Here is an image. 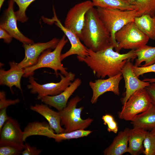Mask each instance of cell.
Wrapping results in <instances>:
<instances>
[{"label": "cell", "instance_id": "obj_32", "mask_svg": "<svg viewBox=\"0 0 155 155\" xmlns=\"http://www.w3.org/2000/svg\"><path fill=\"white\" fill-rule=\"evenodd\" d=\"M132 68L135 75L137 77L146 73L154 72L155 73V63L146 67H137L133 65Z\"/></svg>", "mask_w": 155, "mask_h": 155}, {"label": "cell", "instance_id": "obj_34", "mask_svg": "<svg viewBox=\"0 0 155 155\" xmlns=\"http://www.w3.org/2000/svg\"><path fill=\"white\" fill-rule=\"evenodd\" d=\"M42 150L35 147L31 146L29 144L25 143L24 149L22 153V155H38Z\"/></svg>", "mask_w": 155, "mask_h": 155}, {"label": "cell", "instance_id": "obj_4", "mask_svg": "<svg viewBox=\"0 0 155 155\" xmlns=\"http://www.w3.org/2000/svg\"><path fill=\"white\" fill-rule=\"evenodd\" d=\"M68 41L66 36L63 35L53 51H51V49L45 50L40 55L36 64L24 69L25 73L23 77L27 78L32 76L35 70L44 67L53 69L57 76L59 75L58 71L63 75H67L68 72L61 63V51Z\"/></svg>", "mask_w": 155, "mask_h": 155}, {"label": "cell", "instance_id": "obj_23", "mask_svg": "<svg viewBox=\"0 0 155 155\" xmlns=\"http://www.w3.org/2000/svg\"><path fill=\"white\" fill-rule=\"evenodd\" d=\"M135 52L137 58L135 66L146 67L155 63V47L146 44L135 49Z\"/></svg>", "mask_w": 155, "mask_h": 155}, {"label": "cell", "instance_id": "obj_33", "mask_svg": "<svg viewBox=\"0 0 155 155\" xmlns=\"http://www.w3.org/2000/svg\"><path fill=\"white\" fill-rule=\"evenodd\" d=\"M20 102L19 99L14 100L7 99L5 92L4 91L0 92V109L6 108L11 105L16 104Z\"/></svg>", "mask_w": 155, "mask_h": 155}, {"label": "cell", "instance_id": "obj_15", "mask_svg": "<svg viewBox=\"0 0 155 155\" xmlns=\"http://www.w3.org/2000/svg\"><path fill=\"white\" fill-rule=\"evenodd\" d=\"M132 63L130 61H127L122 68L121 73L125 82V95L121 99L123 105L125 104L130 96L138 90L145 88L150 83L139 79L134 74L132 69Z\"/></svg>", "mask_w": 155, "mask_h": 155}, {"label": "cell", "instance_id": "obj_18", "mask_svg": "<svg viewBox=\"0 0 155 155\" xmlns=\"http://www.w3.org/2000/svg\"><path fill=\"white\" fill-rule=\"evenodd\" d=\"M46 104H36L30 106V109L43 116L47 121L50 127L56 133L65 132V129L61 127V117L59 112L51 109Z\"/></svg>", "mask_w": 155, "mask_h": 155}, {"label": "cell", "instance_id": "obj_22", "mask_svg": "<svg viewBox=\"0 0 155 155\" xmlns=\"http://www.w3.org/2000/svg\"><path fill=\"white\" fill-rule=\"evenodd\" d=\"M131 121L133 127L146 130L153 129L155 128V106L152 104L147 110L137 115Z\"/></svg>", "mask_w": 155, "mask_h": 155}, {"label": "cell", "instance_id": "obj_24", "mask_svg": "<svg viewBox=\"0 0 155 155\" xmlns=\"http://www.w3.org/2000/svg\"><path fill=\"white\" fill-rule=\"evenodd\" d=\"M138 28L149 38L155 40V16L147 15L136 17L134 21Z\"/></svg>", "mask_w": 155, "mask_h": 155}, {"label": "cell", "instance_id": "obj_5", "mask_svg": "<svg viewBox=\"0 0 155 155\" xmlns=\"http://www.w3.org/2000/svg\"><path fill=\"white\" fill-rule=\"evenodd\" d=\"M82 99L78 96L74 97L69 100L65 108L59 111L61 117V124L64 127V133L85 129L93 121V119L90 118L85 119L81 118V113L84 107L77 108L76 106Z\"/></svg>", "mask_w": 155, "mask_h": 155}, {"label": "cell", "instance_id": "obj_9", "mask_svg": "<svg viewBox=\"0 0 155 155\" xmlns=\"http://www.w3.org/2000/svg\"><path fill=\"white\" fill-rule=\"evenodd\" d=\"M94 7L90 0L75 5L67 12L64 26L73 32L80 38L84 24L86 14L90 9Z\"/></svg>", "mask_w": 155, "mask_h": 155}, {"label": "cell", "instance_id": "obj_35", "mask_svg": "<svg viewBox=\"0 0 155 155\" xmlns=\"http://www.w3.org/2000/svg\"><path fill=\"white\" fill-rule=\"evenodd\" d=\"M145 88L150 96L152 104L155 106V82L150 83Z\"/></svg>", "mask_w": 155, "mask_h": 155}, {"label": "cell", "instance_id": "obj_7", "mask_svg": "<svg viewBox=\"0 0 155 155\" xmlns=\"http://www.w3.org/2000/svg\"><path fill=\"white\" fill-rule=\"evenodd\" d=\"M152 104L145 88L140 89L133 93L123 105L118 113L119 117L121 119L131 121L137 115L147 110Z\"/></svg>", "mask_w": 155, "mask_h": 155}, {"label": "cell", "instance_id": "obj_11", "mask_svg": "<svg viewBox=\"0 0 155 155\" xmlns=\"http://www.w3.org/2000/svg\"><path fill=\"white\" fill-rule=\"evenodd\" d=\"M59 40L58 38H53L46 42L23 44L24 49L25 56L23 59L18 63V65L24 69L34 65L44 51L48 49H54Z\"/></svg>", "mask_w": 155, "mask_h": 155}, {"label": "cell", "instance_id": "obj_25", "mask_svg": "<svg viewBox=\"0 0 155 155\" xmlns=\"http://www.w3.org/2000/svg\"><path fill=\"white\" fill-rule=\"evenodd\" d=\"M94 6L101 8L117 9L122 10H131L135 7L126 0H91Z\"/></svg>", "mask_w": 155, "mask_h": 155}, {"label": "cell", "instance_id": "obj_29", "mask_svg": "<svg viewBox=\"0 0 155 155\" xmlns=\"http://www.w3.org/2000/svg\"><path fill=\"white\" fill-rule=\"evenodd\" d=\"M143 144L144 154L155 155V138L150 132L147 131Z\"/></svg>", "mask_w": 155, "mask_h": 155}, {"label": "cell", "instance_id": "obj_6", "mask_svg": "<svg viewBox=\"0 0 155 155\" xmlns=\"http://www.w3.org/2000/svg\"><path fill=\"white\" fill-rule=\"evenodd\" d=\"M118 44L116 51L121 49H136L146 45L149 38L137 26L134 21L130 22L118 31L115 35Z\"/></svg>", "mask_w": 155, "mask_h": 155}, {"label": "cell", "instance_id": "obj_2", "mask_svg": "<svg viewBox=\"0 0 155 155\" xmlns=\"http://www.w3.org/2000/svg\"><path fill=\"white\" fill-rule=\"evenodd\" d=\"M80 39L86 47L94 52L113 45L109 32L100 19L96 9L94 7L90 9L86 14Z\"/></svg>", "mask_w": 155, "mask_h": 155}, {"label": "cell", "instance_id": "obj_30", "mask_svg": "<svg viewBox=\"0 0 155 155\" xmlns=\"http://www.w3.org/2000/svg\"><path fill=\"white\" fill-rule=\"evenodd\" d=\"M23 149V148L11 145H0V155H20Z\"/></svg>", "mask_w": 155, "mask_h": 155}, {"label": "cell", "instance_id": "obj_16", "mask_svg": "<svg viewBox=\"0 0 155 155\" xmlns=\"http://www.w3.org/2000/svg\"><path fill=\"white\" fill-rule=\"evenodd\" d=\"M81 80L77 78L64 90L56 95L38 96L37 99L48 105L52 106L59 111L67 106L68 99L81 84Z\"/></svg>", "mask_w": 155, "mask_h": 155}, {"label": "cell", "instance_id": "obj_17", "mask_svg": "<svg viewBox=\"0 0 155 155\" xmlns=\"http://www.w3.org/2000/svg\"><path fill=\"white\" fill-rule=\"evenodd\" d=\"M10 69L7 70L1 68L0 69V85L9 87L11 93H13L12 87L15 86L21 91V80L24 74V69L21 67L14 61H10Z\"/></svg>", "mask_w": 155, "mask_h": 155}, {"label": "cell", "instance_id": "obj_39", "mask_svg": "<svg viewBox=\"0 0 155 155\" xmlns=\"http://www.w3.org/2000/svg\"><path fill=\"white\" fill-rule=\"evenodd\" d=\"M155 138V128L151 130L150 132Z\"/></svg>", "mask_w": 155, "mask_h": 155}, {"label": "cell", "instance_id": "obj_27", "mask_svg": "<svg viewBox=\"0 0 155 155\" xmlns=\"http://www.w3.org/2000/svg\"><path fill=\"white\" fill-rule=\"evenodd\" d=\"M92 131L79 129L68 133L57 134L55 133L53 139L57 142H60L63 140L76 139L86 137L90 134Z\"/></svg>", "mask_w": 155, "mask_h": 155}, {"label": "cell", "instance_id": "obj_10", "mask_svg": "<svg viewBox=\"0 0 155 155\" xmlns=\"http://www.w3.org/2000/svg\"><path fill=\"white\" fill-rule=\"evenodd\" d=\"M54 16L51 19L43 17L42 19L44 22L48 24H55L62 30L69 41L71 47L70 49L61 55V60L70 56L76 55L80 57H84L88 54L87 48L81 42L80 40L77 35L70 30L63 26L58 18L55 9L53 8Z\"/></svg>", "mask_w": 155, "mask_h": 155}, {"label": "cell", "instance_id": "obj_8", "mask_svg": "<svg viewBox=\"0 0 155 155\" xmlns=\"http://www.w3.org/2000/svg\"><path fill=\"white\" fill-rule=\"evenodd\" d=\"M60 77V81L58 82H51L40 84L37 83L32 76L29 77V84L28 88L32 94H37L38 96L57 95L64 90L74 80L75 74L71 72L65 76L59 73Z\"/></svg>", "mask_w": 155, "mask_h": 155}, {"label": "cell", "instance_id": "obj_28", "mask_svg": "<svg viewBox=\"0 0 155 155\" xmlns=\"http://www.w3.org/2000/svg\"><path fill=\"white\" fill-rule=\"evenodd\" d=\"M18 5L19 9L15 12L17 20L22 23L27 21L28 18L26 12L28 6L35 0H13Z\"/></svg>", "mask_w": 155, "mask_h": 155}, {"label": "cell", "instance_id": "obj_13", "mask_svg": "<svg viewBox=\"0 0 155 155\" xmlns=\"http://www.w3.org/2000/svg\"><path fill=\"white\" fill-rule=\"evenodd\" d=\"M0 134V145H11L24 148L23 132L16 120L9 117Z\"/></svg>", "mask_w": 155, "mask_h": 155}, {"label": "cell", "instance_id": "obj_38", "mask_svg": "<svg viewBox=\"0 0 155 155\" xmlns=\"http://www.w3.org/2000/svg\"><path fill=\"white\" fill-rule=\"evenodd\" d=\"M142 80L144 81L148 82L150 83L155 82V78H145Z\"/></svg>", "mask_w": 155, "mask_h": 155}, {"label": "cell", "instance_id": "obj_19", "mask_svg": "<svg viewBox=\"0 0 155 155\" xmlns=\"http://www.w3.org/2000/svg\"><path fill=\"white\" fill-rule=\"evenodd\" d=\"M130 129L127 127L121 131L110 145L103 151L104 155H122L127 152Z\"/></svg>", "mask_w": 155, "mask_h": 155}, {"label": "cell", "instance_id": "obj_37", "mask_svg": "<svg viewBox=\"0 0 155 155\" xmlns=\"http://www.w3.org/2000/svg\"><path fill=\"white\" fill-rule=\"evenodd\" d=\"M13 37L7 31L0 28V38L3 39L5 42L9 44L12 40Z\"/></svg>", "mask_w": 155, "mask_h": 155}, {"label": "cell", "instance_id": "obj_36", "mask_svg": "<svg viewBox=\"0 0 155 155\" xmlns=\"http://www.w3.org/2000/svg\"><path fill=\"white\" fill-rule=\"evenodd\" d=\"M6 108H3L0 109V132L6 121L9 117L7 113Z\"/></svg>", "mask_w": 155, "mask_h": 155}, {"label": "cell", "instance_id": "obj_21", "mask_svg": "<svg viewBox=\"0 0 155 155\" xmlns=\"http://www.w3.org/2000/svg\"><path fill=\"white\" fill-rule=\"evenodd\" d=\"M49 123L46 122L34 121L29 123L23 131V140L25 142L28 137L32 135H42L52 138L54 133Z\"/></svg>", "mask_w": 155, "mask_h": 155}, {"label": "cell", "instance_id": "obj_20", "mask_svg": "<svg viewBox=\"0 0 155 155\" xmlns=\"http://www.w3.org/2000/svg\"><path fill=\"white\" fill-rule=\"evenodd\" d=\"M147 132L146 130L138 127H133L130 129L128 152L132 155H137L143 152V144Z\"/></svg>", "mask_w": 155, "mask_h": 155}, {"label": "cell", "instance_id": "obj_26", "mask_svg": "<svg viewBox=\"0 0 155 155\" xmlns=\"http://www.w3.org/2000/svg\"><path fill=\"white\" fill-rule=\"evenodd\" d=\"M126 0L137 9L138 17L145 15L155 16V0Z\"/></svg>", "mask_w": 155, "mask_h": 155}, {"label": "cell", "instance_id": "obj_1", "mask_svg": "<svg viewBox=\"0 0 155 155\" xmlns=\"http://www.w3.org/2000/svg\"><path fill=\"white\" fill-rule=\"evenodd\" d=\"M112 45L104 49L94 52L87 48L88 54L84 57L77 56L79 61L84 62L92 70L98 78H103L121 73L126 62L137 57L135 50L124 54L113 50Z\"/></svg>", "mask_w": 155, "mask_h": 155}, {"label": "cell", "instance_id": "obj_3", "mask_svg": "<svg viewBox=\"0 0 155 155\" xmlns=\"http://www.w3.org/2000/svg\"><path fill=\"white\" fill-rule=\"evenodd\" d=\"M96 9L100 19L110 34L111 43L116 51L118 45L115 38V33L127 24L134 21L135 18L138 17L137 10H122L99 7Z\"/></svg>", "mask_w": 155, "mask_h": 155}, {"label": "cell", "instance_id": "obj_12", "mask_svg": "<svg viewBox=\"0 0 155 155\" xmlns=\"http://www.w3.org/2000/svg\"><path fill=\"white\" fill-rule=\"evenodd\" d=\"M14 2L9 0L8 7L5 11L0 22V28L4 29L13 37L24 44H32L34 43L33 40L24 35L19 29L17 19L14 11Z\"/></svg>", "mask_w": 155, "mask_h": 155}, {"label": "cell", "instance_id": "obj_14", "mask_svg": "<svg viewBox=\"0 0 155 155\" xmlns=\"http://www.w3.org/2000/svg\"><path fill=\"white\" fill-rule=\"evenodd\" d=\"M123 78L121 73L106 79L90 81L89 84L92 91L91 103H96L99 97L106 92H111L115 95H119V84Z\"/></svg>", "mask_w": 155, "mask_h": 155}, {"label": "cell", "instance_id": "obj_31", "mask_svg": "<svg viewBox=\"0 0 155 155\" xmlns=\"http://www.w3.org/2000/svg\"><path fill=\"white\" fill-rule=\"evenodd\" d=\"M102 118L104 122V124L107 126L108 131L113 132L115 133H117L118 129L117 124L112 115L106 114L102 116Z\"/></svg>", "mask_w": 155, "mask_h": 155}]
</instances>
